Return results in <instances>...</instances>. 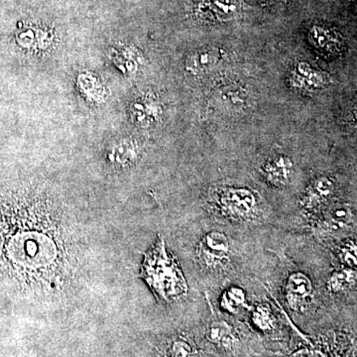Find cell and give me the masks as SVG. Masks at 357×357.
<instances>
[{"mask_svg": "<svg viewBox=\"0 0 357 357\" xmlns=\"http://www.w3.org/2000/svg\"><path fill=\"white\" fill-rule=\"evenodd\" d=\"M229 239L223 232H208L199 244V259L208 267L222 264L229 258Z\"/></svg>", "mask_w": 357, "mask_h": 357, "instance_id": "3", "label": "cell"}, {"mask_svg": "<svg viewBox=\"0 0 357 357\" xmlns=\"http://www.w3.org/2000/svg\"><path fill=\"white\" fill-rule=\"evenodd\" d=\"M245 302V294L239 288H230L223 295L222 306L231 312H236L238 307Z\"/></svg>", "mask_w": 357, "mask_h": 357, "instance_id": "10", "label": "cell"}, {"mask_svg": "<svg viewBox=\"0 0 357 357\" xmlns=\"http://www.w3.org/2000/svg\"><path fill=\"white\" fill-rule=\"evenodd\" d=\"M340 258L347 267H356V243H347L340 250Z\"/></svg>", "mask_w": 357, "mask_h": 357, "instance_id": "13", "label": "cell"}, {"mask_svg": "<svg viewBox=\"0 0 357 357\" xmlns=\"http://www.w3.org/2000/svg\"><path fill=\"white\" fill-rule=\"evenodd\" d=\"M285 291L289 305L293 307H300L311 296L312 282L306 274L295 272L288 277Z\"/></svg>", "mask_w": 357, "mask_h": 357, "instance_id": "4", "label": "cell"}, {"mask_svg": "<svg viewBox=\"0 0 357 357\" xmlns=\"http://www.w3.org/2000/svg\"><path fill=\"white\" fill-rule=\"evenodd\" d=\"M215 204L225 217L236 220H249L256 215L257 199L245 189H223L217 192Z\"/></svg>", "mask_w": 357, "mask_h": 357, "instance_id": "2", "label": "cell"}, {"mask_svg": "<svg viewBox=\"0 0 357 357\" xmlns=\"http://www.w3.org/2000/svg\"><path fill=\"white\" fill-rule=\"evenodd\" d=\"M141 275L163 299H175L185 292L184 277L172 257L167 253L162 238L145 255Z\"/></svg>", "mask_w": 357, "mask_h": 357, "instance_id": "1", "label": "cell"}, {"mask_svg": "<svg viewBox=\"0 0 357 357\" xmlns=\"http://www.w3.org/2000/svg\"><path fill=\"white\" fill-rule=\"evenodd\" d=\"M208 337L213 342H217L218 344H229L230 337H231L229 325L225 323H220V321L213 324L210 326V330H208Z\"/></svg>", "mask_w": 357, "mask_h": 357, "instance_id": "11", "label": "cell"}, {"mask_svg": "<svg viewBox=\"0 0 357 357\" xmlns=\"http://www.w3.org/2000/svg\"><path fill=\"white\" fill-rule=\"evenodd\" d=\"M292 168V162L288 157L277 156L268 160L263 166V173L271 184L283 185L290 178Z\"/></svg>", "mask_w": 357, "mask_h": 357, "instance_id": "5", "label": "cell"}, {"mask_svg": "<svg viewBox=\"0 0 357 357\" xmlns=\"http://www.w3.org/2000/svg\"><path fill=\"white\" fill-rule=\"evenodd\" d=\"M291 357H317L314 356V354H312L311 351H307L306 349L304 351H300L294 354Z\"/></svg>", "mask_w": 357, "mask_h": 357, "instance_id": "14", "label": "cell"}, {"mask_svg": "<svg viewBox=\"0 0 357 357\" xmlns=\"http://www.w3.org/2000/svg\"><path fill=\"white\" fill-rule=\"evenodd\" d=\"M253 319H255L256 325L263 328V330L269 328L272 323L269 307L262 306V305L256 307L255 314H253Z\"/></svg>", "mask_w": 357, "mask_h": 357, "instance_id": "12", "label": "cell"}, {"mask_svg": "<svg viewBox=\"0 0 357 357\" xmlns=\"http://www.w3.org/2000/svg\"><path fill=\"white\" fill-rule=\"evenodd\" d=\"M333 184L328 178H319L307 188L305 196L303 197L302 204L304 208H314L319 204L325 203L332 196Z\"/></svg>", "mask_w": 357, "mask_h": 357, "instance_id": "6", "label": "cell"}, {"mask_svg": "<svg viewBox=\"0 0 357 357\" xmlns=\"http://www.w3.org/2000/svg\"><path fill=\"white\" fill-rule=\"evenodd\" d=\"M356 281V270H354V268H344L331 275L328 280V289L332 293L342 292L351 288Z\"/></svg>", "mask_w": 357, "mask_h": 357, "instance_id": "9", "label": "cell"}, {"mask_svg": "<svg viewBox=\"0 0 357 357\" xmlns=\"http://www.w3.org/2000/svg\"><path fill=\"white\" fill-rule=\"evenodd\" d=\"M220 57L222 54L218 49H204L190 57L188 66L192 72H206L218 65Z\"/></svg>", "mask_w": 357, "mask_h": 357, "instance_id": "8", "label": "cell"}, {"mask_svg": "<svg viewBox=\"0 0 357 357\" xmlns=\"http://www.w3.org/2000/svg\"><path fill=\"white\" fill-rule=\"evenodd\" d=\"M354 220V213L347 204H337L328 211L321 229L328 231H338L347 229Z\"/></svg>", "mask_w": 357, "mask_h": 357, "instance_id": "7", "label": "cell"}]
</instances>
